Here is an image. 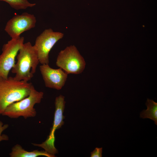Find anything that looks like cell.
Wrapping results in <instances>:
<instances>
[{
    "mask_svg": "<svg viewBox=\"0 0 157 157\" xmlns=\"http://www.w3.org/2000/svg\"><path fill=\"white\" fill-rule=\"evenodd\" d=\"M32 85L31 83L18 80L14 77H0V116L8 106L28 97Z\"/></svg>",
    "mask_w": 157,
    "mask_h": 157,
    "instance_id": "obj_1",
    "label": "cell"
},
{
    "mask_svg": "<svg viewBox=\"0 0 157 157\" xmlns=\"http://www.w3.org/2000/svg\"><path fill=\"white\" fill-rule=\"evenodd\" d=\"M17 62L11 69L14 77L28 82L33 77L40 63L37 51L30 42L24 43L16 56Z\"/></svg>",
    "mask_w": 157,
    "mask_h": 157,
    "instance_id": "obj_2",
    "label": "cell"
},
{
    "mask_svg": "<svg viewBox=\"0 0 157 157\" xmlns=\"http://www.w3.org/2000/svg\"><path fill=\"white\" fill-rule=\"evenodd\" d=\"M43 95V92L37 91L32 85L28 96L8 106L2 115L14 119L20 117H23L25 119L34 117L37 114L34 106L40 103Z\"/></svg>",
    "mask_w": 157,
    "mask_h": 157,
    "instance_id": "obj_3",
    "label": "cell"
},
{
    "mask_svg": "<svg viewBox=\"0 0 157 157\" xmlns=\"http://www.w3.org/2000/svg\"><path fill=\"white\" fill-rule=\"evenodd\" d=\"M56 64L68 74H77L83 71L86 62L76 47L71 45L59 53Z\"/></svg>",
    "mask_w": 157,
    "mask_h": 157,
    "instance_id": "obj_4",
    "label": "cell"
},
{
    "mask_svg": "<svg viewBox=\"0 0 157 157\" xmlns=\"http://www.w3.org/2000/svg\"><path fill=\"white\" fill-rule=\"evenodd\" d=\"M65 103V97L63 95H60L56 97L55 101V110L53 122L49 135L46 140L42 143L32 144L34 146L43 148L48 153L53 155L58 153V150L54 146L55 132L56 129L60 128L64 124L63 120L65 117L63 114Z\"/></svg>",
    "mask_w": 157,
    "mask_h": 157,
    "instance_id": "obj_5",
    "label": "cell"
},
{
    "mask_svg": "<svg viewBox=\"0 0 157 157\" xmlns=\"http://www.w3.org/2000/svg\"><path fill=\"white\" fill-rule=\"evenodd\" d=\"M24 41V38L19 36L11 38L3 45L0 55V77L5 78L8 77L9 72L15 63V58Z\"/></svg>",
    "mask_w": 157,
    "mask_h": 157,
    "instance_id": "obj_6",
    "label": "cell"
},
{
    "mask_svg": "<svg viewBox=\"0 0 157 157\" xmlns=\"http://www.w3.org/2000/svg\"><path fill=\"white\" fill-rule=\"evenodd\" d=\"M63 36V34L50 28L44 30L35 40L34 46L37 51L40 63L49 64V53L56 43Z\"/></svg>",
    "mask_w": 157,
    "mask_h": 157,
    "instance_id": "obj_7",
    "label": "cell"
},
{
    "mask_svg": "<svg viewBox=\"0 0 157 157\" xmlns=\"http://www.w3.org/2000/svg\"><path fill=\"white\" fill-rule=\"evenodd\" d=\"M36 22V18L33 15L23 13L15 15L9 20L5 30L11 38H16L24 32L34 28Z\"/></svg>",
    "mask_w": 157,
    "mask_h": 157,
    "instance_id": "obj_8",
    "label": "cell"
},
{
    "mask_svg": "<svg viewBox=\"0 0 157 157\" xmlns=\"http://www.w3.org/2000/svg\"><path fill=\"white\" fill-rule=\"evenodd\" d=\"M40 69L46 87L59 90L64 86L68 74L62 69H53L49 64H43Z\"/></svg>",
    "mask_w": 157,
    "mask_h": 157,
    "instance_id": "obj_9",
    "label": "cell"
},
{
    "mask_svg": "<svg viewBox=\"0 0 157 157\" xmlns=\"http://www.w3.org/2000/svg\"><path fill=\"white\" fill-rule=\"evenodd\" d=\"M9 155L10 157H37L40 156L47 157L55 156V155L51 154L45 151H39L38 150L31 151H26L18 144L13 147Z\"/></svg>",
    "mask_w": 157,
    "mask_h": 157,
    "instance_id": "obj_10",
    "label": "cell"
},
{
    "mask_svg": "<svg viewBox=\"0 0 157 157\" xmlns=\"http://www.w3.org/2000/svg\"><path fill=\"white\" fill-rule=\"evenodd\" d=\"M147 108L143 110L140 113V117L142 119H150L157 125V103L153 100L147 99L146 103Z\"/></svg>",
    "mask_w": 157,
    "mask_h": 157,
    "instance_id": "obj_11",
    "label": "cell"
},
{
    "mask_svg": "<svg viewBox=\"0 0 157 157\" xmlns=\"http://www.w3.org/2000/svg\"><path fill=\"white\" fill-rule=\"evenodd\" d=\"M5 1L9 4L13 8L16 10L25 9L28 7H32L36 5L31 3L27 0H0Z\"/></svg>",
    "mask_w": 157,
    "mask_h": 157,
    "instance_id": "obj_12",
    "label": "cell"
},
{
    "mask_svg": "<svg viewBox=\"0 0 157 157\" xmlns=\"http://www.w3.org/2000/svg\"><path fill=\"white\" fill-rule=\"evenodd\" d=\"M8 126V124H4L1 121H0V142L9 140V138L8 135L5 134H2V132L7 129Z\"/></svg>",
    "mask_w": 157,
    "mask_h": 157,
    "instance_id": "obj_13",
    "label": "cell"
},
{
    "mask_svg": "<svg viewBox=\"0 0 157 157\" xmlns=\"http://www.w3.org/2000/svg\"><path fill=\"white\" fill-rule=\"evenodd\" d=\"M102 148L96 147L91 152V157H102Z\"/></svg>",
    "mask_w": 157,
    "mask_h": 157,
    "instance_id": "obj_14",
    "label": "cell"
}]
</instances>
